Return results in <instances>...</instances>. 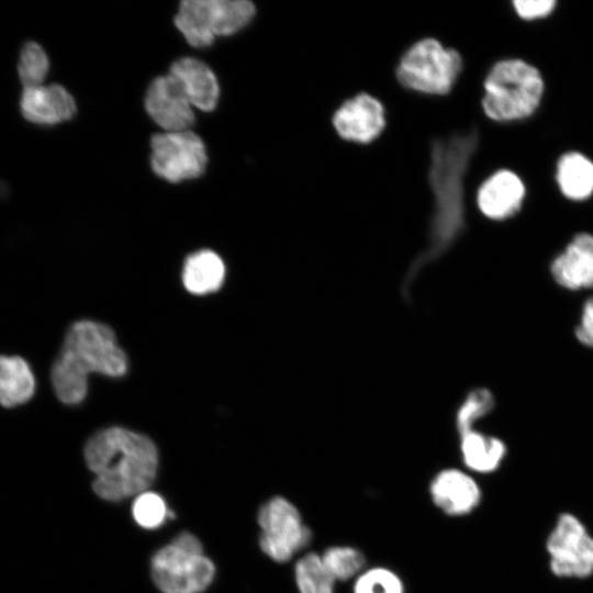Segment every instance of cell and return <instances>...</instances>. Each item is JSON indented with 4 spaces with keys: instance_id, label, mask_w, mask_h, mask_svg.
Instances as JSON below:
<instances>
[{
    "instance_id": "1",
    "label": "cell",
    "mask_w": 593,
    "mask_h": 593,
    "mask_svg": "<svg viewBox=\"0 0 593 593\" xmlns=\"http://www.w3.org/2000/svg\"><path fill=\"white\" fill-rule=\"evenodd\" d=\"M85 459L96 474L94 492L108 501H121L146 492L158 467L154 443L122 427L94 434L86 444Z\"/></svg>"
},
{
    "instance_id": "2",
    "label": "cell",
    "mask_w": 593,
    "mask_h": 593,
    "mask_svg": "<svg viewBox=\"0 0 593 593\" xmlns=\"http://www.w3.org/2000/svg\"><path fill=\"white\" fill-rule=\"evenodd\" d=\"M478 143L477 130L432 142L428 183L434 209L429 256L444 251L463 228L465 177Z\"/></svg>"
},
{
    "instance_id": "3",
    "label": "cell",
    "mask_w": 593,
    "mask_h": 593,
    "mask_svg": "<svg viewBox=\"0 0 593 593\" xmlns=\"http://www.w3.org/2000/svg\"><path fill=\"white\" fill-rule=\"evenodd\" d=\"M127 359L112 329L103 324L82 320L68 329L63 347L51 370V381L60 402L80 403L88 390V376L101 373L121 377Z\"/></svg>"
},
{
    "instance_id": "4",
    "label": "cell",
    "mask_w": 593,
    "mask_h": 593,
    "mask_svg": "<svg viewBox=\"0 0 593 593\" xmlns=\"http://www.w3.org/2000/svg\"><path fill=\"white\" fill-rule=\"evenodd\" d=\"M546 80L540 68L521 57L496 61L483 81L484 114L499 123L530 119L542 104Z\"/></svg>"
},
{
    "instance_id": "5",
    "label": "cell",
    "mask_w": 593,
    "mask_h": 593,
    "mask_svg": "<svg viewBox=\"0 0 593 593\" xmlns=\"http://www.w3.org/2000/svg\"><path fill=\"white\" fill-rule=\"evenodd\" d=\"M215 568L199 539L182 533L152 559V575L164 593H200L212 582Z\"/></svg>"
},
{
    "instance_id": "6",
    "label": "cell",
    "mask_w": 593,
    "mask_h": 593,
    "mask_svg": "<svg viewBox=\"0 0 593 593\" xmlns=\"http://www.w3.org/2000/svg\"><path fill=\"white\" fill-rule=\"evenodd\" d=\"M461 69L462 58L457 51L435 38H424L401 57L396 77L407 89L443 96L451 90Z\"/></svg>"
},
{
    "instance_id": "7",
    "label": "cell",
    "mask_w": 593,
    "mask_h": 593,
    "mask_svg": "<svg viewBox=\"0 0 593 593\" xmlns=\"http://www.w3.org/2000/svg\"><path fill=\"white\" fill-rule=\"evenodd\" d=\"M261 550L273 561L286 562L311 540V530L303 524L296 507L276 496L259 511Z\"/></svg>"
},
{
    "instance_id": "8",
    "label": "cell",
    "mask_w": 593,
    "mask_h": 593,
    "mask_svg": "<svg viewBox=\"0 0 593 593\" xmlns=\"http://www.w3.org/2000/svg\"><path fill=\"white\" fill-rule=\"evenodd\" d=\"M150 145L152 168L157 176L169 182L197 178L205 170V146L191 131L156 134Z\"/></svg>"
},
{
    "instance_id": "9",
    "label": "cell",
    "mask_w": 593,
    "mask_h": 593,
    "mask_svg": "<svg viewBox=\"0 0 593 593\" xmlns=\"http://www.w3.org/2000/svg\"><path fill=\"white\" fill-rule=\"evenodd\" d=\"M546 547L557 577L581 579L593 573V537L574 515L559 516Z\"/></svg>"
},
{
    "instance_id": "10",
    "label": "cell",
    "mask_w": 593,
    "mask_h": 593,
    "mask_svg": "<svg viewBox=\"0 0 593 593\" xmlns=\"http://www.w3.org/2000/svg\"><path fill=\"white\" fill-rule=\"evenodd\" d=\"M527 195L524 179L516 171L502 168L481 183L477 193V204L485 217L505 221L522 211Z\"/></svg>"
},
{
    "instance_id": "11",
    "label": "cell",
    "mask_w": 593,
    "mask_h": 593,
    "mask_svg": "<svg viewBox=\"0 0 593 593\" xmlns=\"http://www.w3.org/2000/svg\"><path fill=\"white\" fill-rule=\"evenodd\" d=\"M145 107L152 119L166 132L187 131L194 121L192 104L180 82L170 74L149 86Z\"/></svg>"
},
{
    "instance_id": "12",
    "label": "cell",
    "mask_w": 593,
    "mask_h": 593,
    "mask_svg": "<svg viewBox=\"0 0 593 593\" xmlns=\"http://www.w3.org/2000/svg\"><path fill=\"white\" fill-rule=\"evenodd\" d=\"M338 135L357 143L377 138L385 125L384 109L379 100L360 93L345 101L333 116Z\"/></svg>"
},
{
    "instance_id": "13",
    "label": "cell",
    "mask_w": 593,
    "mask_h": 593,
    "mask_svg": "<svg viewBox=\"0 0 593 593\" xmlns=\"http://www.w3.org/2000/svg\"><path fill=\"white\" fill-rule=\"evenodd\" d=\"M550 273L563 289H593V234L577 233L551 260Z\"/></svg>"
},
{
    "instance_id": "14",
    "label": "cell",
    "mask_w": 593,
    "mask_h": 593,
    "mask_svg": "<svg viewBox=\"0 0 593 593\" xmlns=\"http://www.w3.org/2000/svg\"><path fill=\"white\" fill-rule=\"evenodd\" d=\"M20 109L25 120L40 125H54L70 120L76 113L72 96L60 85L24 88Z\"/></svg>"
},
{
    "instance_id": "15",
    "label": "cell",
    "mask_w": 593,
    "mask_h": 593,
    "mask_svg": "<svg viewBox=\"0 0 593 593\" xmlns=\"http://www.w3.org/2000/svg\"><path fill=\"white\" fill-rule=\"evenodd\" d=\"M430 495L443 512L451 516L470 513L480 502L477 482L457 469L439 472L430 483Z\"/></svg>"
},
{
    "instance_id": "16",
    "label": "cell",
    "mask_w": 593,
    "mask_h": 593,
    "mask_svg": "<svg viewBox=\"0 0 593 593\" xmlns=\"http://www.w3.org/2000/svg\"><path fill=\"white\" fill-rule=\"evenodd\" d=\"M553 178L559 193L570 202L593 197V159L580 150H567L558 157Z\"/></svg>"
},
{
    "instance_id": "17",
    "label": "cell",
    "mask_w": 593,
    "mask_h": 593,
    "mask_svg": "<svg viewBox=\"0 0 593 593\" xmlns=\"http://www.w3.org/2000/svg\"><path fill=\"white\" fill-rule=\"evenodd\" d=\"M182 86L192 107L212 111L217 103L220 89L215 75L201 60L186 57L177 60L170 68Z\"/></svg>"
},
{
    "instance_id": "18",
    "label": "cell",
    "mask_w": 593,
    "mask_h": 593,
    "mask_svg": "<svg viewBox=\"0 0 593 593\" xmlns=\"http://www.w3.org/2000/svg\"><path fill=\"white\" fill-rule=\"evenodd\" d=\"M35 378L26 360L19 356L0 355V404L11 409L31 400Z\"/></svg>"
},
{
    "instance_id": "19",
    "label": "cell",
    "mask_w": 593,
    "mask_h": 593,
    "mask_svg": "<svg viewBox=\"0 0 593 593\" xmlns=\"http://www.w3.org/2000/svg\"><path fill=\"white\" fill-rule=\"evenodd\" d=\"M225 266L214 251L204 249L190 255L183 266L182 281L193 294L216 291L223 283Z\"/></svg>"
},
{
    "instance_id": "20",
    "label": "cell",
    "mask_w": 593,
    "mask_h": 593,
    "mask_svg": "<svg viewBox=\"0 0 593 593\" xmlns=\"http://www.w3.org/2000/svg\"><path fill=\"white\" fill-rule=\"evenodd\" d=\"M461 454L468 468L489 473L501 465L506 455V446L494 436L471 430L461 436Z\"/></svg>"
},
{
    "instance_id": "21",
    "label": "cell",
    "mask_w": 593,
    "mask_h": 593,
    "mask_svg": "<svg viewBox=\"0 0 593 593\" xmlns=\"http://www.w3.org/2000/svg\"><path fill=\"white\" fill-rule=\"evenodd\" d=\"M205 11L214 36H224L246 26L256 10L247 0H205Z\"/></svg>"
},
{
    "instance_id": "22",
    "label": "cell",
    "mask_w": 593,
    "mask_h": 593,
    "mask_svg": "<svg viewBox=\"0 0 593 593\" xmlns=\"http://www.w3.org/2000/svg\"><path fill=\"white\" fill-rule=\"evenodd\" d=\"M175 23L187 42L194 47H205L214 41L215 36L205 18L204 0L182 1Z\"/></svg>"
},
{
    "instance_id": "23",
    "label": "cell",
    "mask_w": 593,
    "mask_h": 593,
    "mask_svg": "<svg viewBox=\"0 0 593 593\" xmlns=\"http://www.w3.org/2000/svg\"><path fill=\"white\" fill-rule=\"evenodd\" d=\"M295 581L300 593H334L335 579L316 553L305 555L296 562Z\"/></svg>"
},
{
    "instance_id": "24",
    "label": "cell",
    "mask_w": 593,
    "mask_h": 593,
    "mask_svg": "<svg viewBox=\"0 0 593 593\" xmlns=\"http://www.w3.org/2000/svg\"><path fill=\"white\" fill-rule=\"evenodd\" d=\"M49 60L43 47L32 41L20 52L18 74L24 88L41 86L48 74Z\"/></svg>"
},
{
    "instance_id": "25",
    "label": "cell",
    "mask_w": 593,
    "mask_h": 593,
    "mask_svg": "<svg viewBox=\"0 0 593 593\" xmlns=\"http://www.w3.org/2000/svg\"><path fill=\"white\" fill-rule=\"evenodd\" d=\"M321 557L335 581L354 578L365 566V557L353 547H331Z\"/></svg>"
},
{
    "instance_id": "26",
    "label": "cell",
    "mask_w": 593,
    "mask_h": 593,
    "mask_svg": "<svg viewBox=\"0 0 593 593\" xmlns=\"http://www.w3.org/2000/svg\"><path fill=\"white\" fill-rule=\"evenodd\" d=\"M493 394L485 388L471 391L457 414V428L462 436L473 430V424L488 415L494 407Z\"/></svg>"
},
{
    "instance_id": "27",
    "label": "cell",
    "mask_w": 593,
    "mask_h": 593,
    "mask_svg": "<svg viewBox=\"0 0 593 593\" xmlns=\"http://www.w3.org/2000/svg\"><path fill=\"white\" fill-rule=\"evenodd\" d=\"M135 522L144 528L159 527L168 516L164 499L154 492H143L135 499L132 507Z\"/></svg>"
},
{
    "instance_id": "28",
    "label": "cell",
    "mask_w": 593,
    "mask_h": 593,
    "mask_svg": "<svg viewBox=\"0 0 593 593\" xmlns=\"http://www.w3.org/2000/svg\"><path fill=\"white\" fill-rule=\"evenodd\" d=\"M354 593H403V584L392 571L374 568L357 579Z\"/></svg>"
},
{
    "instance_id": "29",
    "label": "cell",
    "mask_w": 593,
    "mask_h": 593,
    "mask_svg": "<svg viewBox=\"0 0 593 593\" xmlns=\"http://www.w3.org/2000/svg\"><path fill=\"white\" fill-rule=\"evenodd\" d=\"M515 14L523 21L534 22L550 16L557 9L556 0H515L512 1Z\"/></svg>"
},
{
    "instance_id": "30",
    "label": "cell",
    "mask_w": 593,
    "mask_h": 593,
    "mask_svg": "<svg viewBox=\"0 0 593 593\" xmlns=\"http://www.w3.org/2000/svg\"><path fill=\"white\" fill-rule=\"evenodd\" d=\"M574 335L580 344L588 348H593V295L582 306Z\"/></svg>"
}]
</instances>
